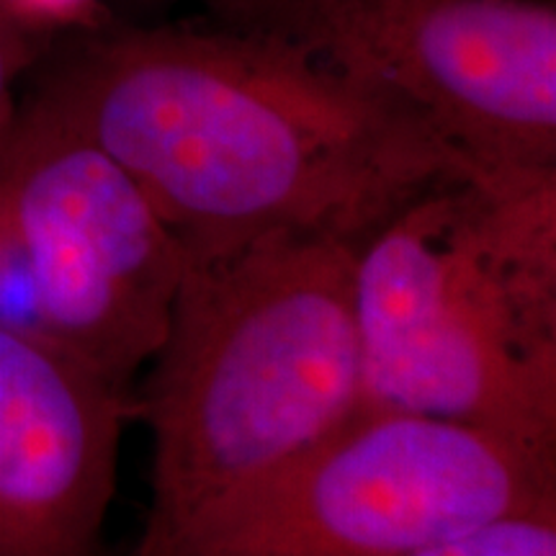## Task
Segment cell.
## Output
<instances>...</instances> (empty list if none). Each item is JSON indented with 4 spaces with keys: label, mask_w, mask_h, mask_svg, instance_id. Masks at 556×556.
I'll return each instance as SVG.
<instances>
[{
    "label": "cell",
    "mask_w": 556,
    "mask_h": 556,
    "mask_svg": "<svg viewBox=\"0 0 556 556\" xmlns=\"http://www.w3.org/2000/svg\"><path fill=\"white\" fill-rule=\"evenodd\" d=\"M18 96L114 157L186 253L278 232L358 245L477 165L294 47L248 29H116L41 52Z\"/></svg>",
    "instance_id": "6da1fadb"
},
{
    "label": "cell",
    "mask_w": 556,
    "mask_h": 556,
    "mask_svg": "<svg viewBox=\"0 0 556 556\" xmlns=\"http://www.w3.org/2000/svg\"><path fill=\"white\" fill-rule=\"evenodd\" d=\"M361 409L556 458V168L438 180L356 245Z\"/></svg>",
    "instance_id": "7a4b0ae2"
},
{
    "label": "cell",
    "mask_w": 556,
    "mask_h": 556,
    "mask_svg": "<svg viewBox=\"0 0 556 556\" xmlns=\"http://www.w3.org/2000/svg\"><path fill=\"white\" fill-rule=\"evenodd\" d=\"M353 263V242L299 232L186 253L168 336L135 392L152 438L135 548L358 413Z\"/></svg>",
    "instance_id": "3957f363"
},
{
    "label": "cell",
    "mask_w": 556,
    "mask_h": 556,
    "mask_svg": "<svg viewBox=\"0 0 556 556\" xmlns=\"http://www.w3.org/2000/svg\"><path fill=\"white\" fill-rule=\"evenodd\" d=\"M556 505V458L462 422L358 409L131 556H409Z\"/></svg>",
    "instance_id": "277c9868"
},
{
    "label": "cell",
    "mask_w": 556,
    "mask_h": 556,
    "mask_svg": "<svg viewBox=\"0 0 556 556\" xmlns=\"http://www.w3.org/2000/svg\"><path fill=\"white\" fill-rule=\"evenodd\" d=\"M184 258L114 157L18 96L0 127V328L135 400L168 336Z\"/></svg>",
    "instance_id": "5b68a950"
},
{
    "label": "cell",
    "mask_w": 556,
    "mask_h": 556,
    "mask_svg": "<svg viewBox=\"0 0 556 556\" xmlns=\"http://www.w3.org/2000/svg\"><path fill=\"white\" fill-rule=\"evenodd\" d=\"M238 29L294 47L477 168H556L546 0H278Z\"/></svg>",
    "instance_id": "8992f818"
},
{
    "label": "cell",
    "mask_w": 556,
    "mask_h": 556,
    "mask_svg": "<svg viewBox=\"0 0 556 556\" xmlns=\"http://www.w3.org/2000/svg\"><path fill=\"white\" fill-rule=\"evenodd\" d=\"M135 409L78 361L0 328V556H111Z\"/></svg>",
    "instance_id": "52a82bcc"
},
{
    "label": "cell",
    "mask_w": 556,
    "mask_h": 556,
    "mask_svg": "<svg viewBox=\"0 0 556 556\" xmlns=\"http://www.w3.org/2000/svg\"><path fill=\"white\" fill-rule=\"evenodd\" d=\"M409 556H556V505L495 520Z\"/></svg>",
    "instance_id": "ba28073f"
},
{
    "label": "cell",
    "mask_w": 556,
    "mask_h": 556,
    "mask_svg": "<svg viewBox=\"0 0 556 556\" xmlns=\"http://www.w3.org/2000/svg\"><path fill=\"white\" fill-rule=\"evenodd\" d=\"M41 31L45 29L31 24L9 0H0V127L16 106L26 73L45 52V47H39Z\"/></svg>",
    "instance_id": "9c48e42d"
},
{
    "label": "cell",
    "mask_w": 556,
    "mask_h": 556,
    "mask_svg": "<svg viewBox=\"0 0 556 556\" xmlns=\"http://www.w3.org/2000/svg\"><path fill=\"white\" fill-rule=\"evenodd\" d=\"M18 13H24L31 24L45 29L52 21H73L90 0H9Z\"/></svg>",
    "instance_id": "30bf717a"
},
{
    "label": "cell",
    "mask_w": 556,
    "mask_h": 556,
    "mask_svg": "<svg viewBox=\"0 0 556 556\" xmlns=\"http://www.w3.org/2000/svg\"><path fill=\"white\" fill-rule=\"evenodd\" d=\"M208 3L219 5V9L235 13V16H245V13L266 9V5L278 3V0H208Z\"/></svg>",
    "instance_id": "8fae6325"
}]
</instances>
